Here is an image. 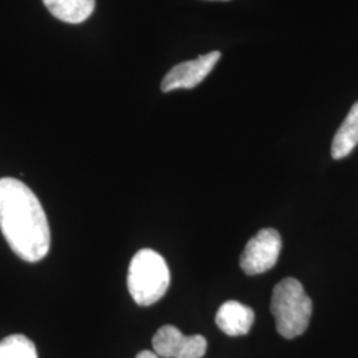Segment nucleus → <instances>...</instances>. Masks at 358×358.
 I'll list each match as a JSON object with an SVG mask.
<instances>
[{
  "label": "nucleus",
  "mask_w": 358,
  "mask_h": 358,
  "mask_svg": "<svg viewBox=\"0 0 358 358\" xmlns=\"http://www.w3.org/2000/svg\"><path fill=\"white\" fill-rule=\"evenodd\" d=\"M254 310L235 300L222 304L215 316L217 328L232 337L247 334L254 325Z\"/></svg>",
  "instance_id": "obj_7"
},
{
  "label": "nucleus",
  "mask_w": 358,
  "mask_h": 358,
  "mask_svg": "<svg viewBox=\"0 0 358 358\" xmlns=\"http://www.w3.org/2000/svg\"><path fill=\"white\" fill-rule=\"evenodd\" d=\"M208 1H229V0H208Z\"/></svg>",
  "instance_id": "obj_12"
},
{
  "label": "nucleus",
  "mask_w": 358,
  "mask_h": 358,
  "mask_svg": "<svg viewBox=\"0 0 358 358\" xmlns=\"http://www.w3.org/2000/svg\"><path fill=\"white\" fill-rule=\"evenodd\" d=\"M170 285L166 260L150 248L140 250L133 256L128 272V288L133 300L149 307L161 300Z\"/></svg>",
  "instance_id": "obj_3"
},
{
  "label": "nucleus",
  "mask_w": 358,
  "mask_h": 358,
  "mask_svg": "<svg viewBox=\"0 0 358 358\" xmlns=\"http://www.w3.org/2000/svg\"><path fill=\"white\" fill-rule=\"evenodd\" d=\"M154 352L164 358H202L207 341L201 334L185 336L177 327L165 325L153 337Z\"/></svg>",
  "instance_id": "obj_5"
},
{
  "label": "nucleus",
  "mask_w": 358,
  "mask_h": 358,
  "mask_svg": "<svg viewBox=\"0 0 358 358\" xmlns=\"http://www.w3.org/2000/svg\"><path fill=\"white\" fill-rule=\"evenodd\" d=\"M0 230L13 252L26 262H38L50 251L51 230L44 208L19 179H0Z\"/></svg>",
  "instance_id": "obj_1"
},
{
  "label": "nucleus",
  "mask_w": 358,
  "mask_h": 358,
  "mask_svg": "<svg viewBox=\"0 0 358 358\" xmlns=\"http://www.w3.org/2000/svg\"><path fill=\"white\" fill-rule=\"evenodd\" d=\"M43 3L56 19L69 24L85 22L96 7V0H43Z\"/></svg>",
  "instance_id": "obj_8"
},
{
  "label": "nucleus",
  "mask_w": 358,
  "mask_h": 358,
  "mask_svg": "<svg viewBox=\"0 0 358 358\" xmlns=\"http://www.w3.org/2000/svg\"><path fill=\"white\" fill-rule=\"evenodd\" d=\"M220 56V52L213 51L199 56L195 60L185 62L173 66L167 72L166 76L164 77L161 83V90L167 93L171 90H192L198 87L215 68Z\"/></svg>",
  "instance_id": "obj_6"
},
{
  "label": "nucleus",
  "mask_w": 358,
  "mask_h": 358,
  "mask_svg": "<svg viewBox=\"0 0 358 358\" xmlns=\"http://www.w3.org/2000/svg\"><path fill=\"white\" fill-rule=\"evenodd\" d=\"M136 358H159V356H157L155 352H150V350H142Z\"/></svg>",
  "instance_id": "obj_11"
},
{
  "label": "nucleus",
  "mask_w": 358,
  "mask_h": 358,
  "mask_svg": "<svg viewBox=\"0 0 358 358\" xmlns=\"http://www.w3.org/2000/svg\"><path fill=\"white\" fill-rule=\"evenodd\" d=\"M312 308L310 297L297 279L285 278L273 288L271 312L284 338L292 340L307 331Z\"/></svg>",
  "instance_id": "obj_2"
},
{
  "label": "nucleus",
  "mask_w": 358,
  "mask_h": 358,
  "mask_svg": "<svg viewBox=\"0 0 358 358\" xmlns=\"http://www.w3.org/2000/svg\"><path fill=\"white\" fill-rule=\"evenodd\" d=\"M0 358H38V352L26 336L11 334L0 341Z\"/></svg>",
  "instance_id": "obj_10"
},
{
  "label": "nucleus",
  "mask_w": 358,
  "mask_h": 358,
  "mask_svg": "<svg viewBox=\"0 0 358 358\" xmlns=\"http://www.w3.org/2000/svg\"><path fill=\"white\" fill-rule=\"evenodd\" d=\"M358 145V101L355 103L344 122L334 134L332 142V157L343 159L352 153Z\"/></svg>",
  "instance_id": "obj_9"
},
{
  "label": "nucleus",
  "mask_w": 358,
  "mask_h": 358,
  "mask_svg": "<svg viewBox=\"0 0 358 358\" xmlns=\"http://www.w3.org/2000/svg\"><path fill=\"white\" fill-rule=\"evenodd\" d=\"M282 251V236L275 229H263L245 245L241 256L244 273L255 276L275 267Z\"/></svg>",
  "instance_id": "obj_4"
}]
</instances>
